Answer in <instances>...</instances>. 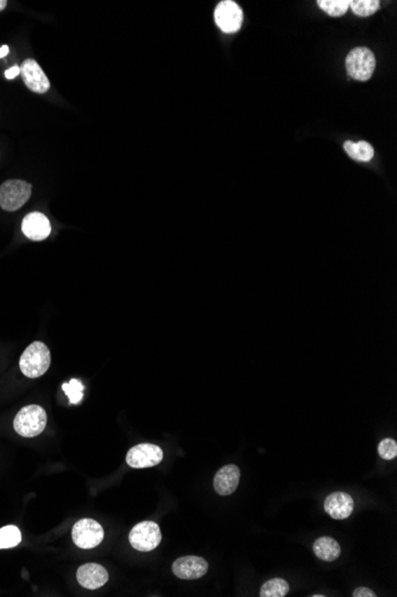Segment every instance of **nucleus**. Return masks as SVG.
Listing matches in <instances>:
<instances>
[{
    "label": "nucleus",
    "instance_id": "nucleus-24",
    "mask_svg": "<svg viewBox=\"0 0 397 597\" xmlns=\"http://www.w3.org/2000/svg\"><path fill=\"white\" fill-rule=\"evenodd\" d=\"M20 73V66H13V67L8 68L5 71V78L8 80L15 79L18 74Z\"/></svg>",
    "mask_w": 397,
    "mask_h": 597
},
{
    "label": "nucleus",
    "instance_id": "nucleus-26",
    "mask_svg": "<svg viewBox=\"0 0 397 597\" xmlns=\"http://www.w3.org/2000/svg\"><path fill=\"white\" fill-rule=\"evenodd\" d=\"M6 6H8V1L6 0H0V11H3Z\"/></svg>",
    "mask_w": 397,
    "mask_h": 597
},
{
    "label": "nucleus",
    "instance_id": "nucleus-10",
    "mask_svg": "<svg viewBox=\"0 0 397 597\" xmlns=\"http://www.w3.org/2000/svg\"><path fill=\"white\" fill-rule=\"evenodd\" d=\"M209 571V563L197 556L179 558L173 564V572L181 579H199Z\"/></svg>",
    "mask_w": 397,
    "mask_h": 597
},
{
    "label": "nucleus",
    "instance_id": "nucleus-25",
    "mask_svg": "<svg viewBox=\"0 0 397 597\" xmlns=\"http://www.w3.org/2000/svg\"><path fill=\"white\" fill-rule=\"evenodd\" d=\"M8 52H10V49H8V46H3V47L0 48V58H5V56L8 55Z\"/></svg>",
    "mask_w": 397,
    "mask_h": 597
},
{
    "label": "nucleus",
    "instance_id": "nucleus-22",
    "mask_svg": "<svg viewBox=\"0 0 397 597\" xmlns=\"http://www.w3.org/2000/svg\"><path fill=\"white\" fill-rule=\"evenodd\" d=\"M378 455L384 460H393L397 455V443L393 439L382 440L378 445Z\"/></svg>",
    "mask_w": 397,
    "mask_h": 597
},
{
    "label": "nucleus",
    "instance_id": "nucleus-5",
    "mask_svg": "<svg viewBox=\"0 0 397 597\" xmlns=\"http://www.w3.org/2000/svg\"><path fill=\"white\" fill-rule=\"evenodd\" d=\"M129 540L134 550L150 552L161 544V530L156 522H139L131 530Z\"/></svg>",
    "mask_w": 397,
    "mask_h": 597
},
{
    "label": "nucleus",
    "instance_id": "nucleus-2",
    "mask_svg": "<svg viewBox=\"0 0 397 597\" xmlns=\"http://www.w3.org/2000/svg\"><path fill=\"white\" fill-rule=\"evenodd\" d=\"M47 412L36 404L22 408L13 421L17 434L24 438H35L46 429Z\"/></svg>",
    "mask_w": 397,
    "mask_h": 597
},
{
    "label": "nucleus",
    "instance_id": "nucleus-21",
    "mask_svg": "<svg viewBox=\"0 0 397 597\" xmlns=\"http://www.w3.org/2000/svg\"><path fill=\"white\" fill-rule=\"evenodd\" d=\"M62 389L71 404H79L83 401V385L79 380H71L69 383L63 384Z\"/></svg>",
    "mask_w": 397,
    "mask_h": 597
},
{
    "label": "nucleus",
    "instance_id": "nucleus-7",
    "mask_svg": "<svg viewBox=\"0 0 397 597\" xmlns=\"http://www.w3.org/2000/svg\"><path fill=\"white\" fill-rule=\"evenodd\" d=\"M163 460L161 447L153 443H139L134 446L126 455V463L134 469L156 467Z\"/></svg>",
    "mask_w": 397,
    "mask_h": 597
},
{
    "label": "nucleus",
    "instance_id": "nucleus-1",
    "mask_svg": "<svg viewBox=\"0 0 397 597\" xmlns=\"http://www.w3.org/2000/svg\"><path fill=\"white\" fill-rule=\"evenodd\" d=\"M50 363L49 348L43 342L35 341L27 347L20 356V371L28 378H39L48 371Z\"/></svg>",
    "mask_w": 397,
    "mask_h": 597
},
{
    "label": "nucleus",
    "instance_id": "nucleus-20",
    "mask_svg": "<svg viewBox=\"0 0 397 597\" xmlns=\"http://www.w3.org/2000/svg\"><path fill=\"white\" fill-rule=\"evenodd\" d=\"M350 8H352V11L357 16H371L379 8V1H377V0H354V1H350Z\"/></svg>",
    "mask_w": 397,
    "mask_h": 597
},
{
    "label": "nucleus",
    "instance_id": "nucleus-23",
    "mask_svg": "<svg viewBox=\"0 0 397 597\" xmlns=\"http://www.w3.org/2000/svg\"><path fill=\"white\" fill-rule=\"evenodd\" d=\"M352 596L376 597L377 595H376L374 590L369 589V588H366V586H361V588H357V589L354 590V593H352Z\"/></svg>",
    "mask_w": 397,
    "mask_h": 597
},
{
    "label": "nucleus",
    "instance_id": "nucleus-14",
    "mask_svg": "<svg viewBox=\"0 0 397 597\" xmlns=\"http://www.w3.org/2000/svg\"><path fill=\"white\" fill-rule=\"evenodd\" d=\"M240 481V470L239 467L233 464L226 465L221 467V470L216 472L213 481L214 490L216 494L221 496H228L233 494L238 488Z\"/></svg>",
    "mask_w": 397,
    "mask_h": 597
},
{
    "label": "nucleus",
    "instance_id": "nucleus-3",
    "mask_svg": "<svg viewBox=\"0 0 397 597\" xmlns=\"http://www.w3.org/2000/svg\"><path fill=\"white\" fill-rule=\"evenodd\" d=\"M32 196V185L29 182L11 179L0 185V208L5 211H17L28 202Z\"/></svg>",
    "mask_w": 397,
    "mask_h": 597
},
{
    "label": "nucleus",
    "instance_id": "nucleus-8",
    "mask_svg": "<svg viewBox=\"0 0 397 597\" xmlns=\"http://www.w3.org/2000/svg\"><path fill=\"white\" fill-rule=\"evenodd\" d=\"M214 20L223 32L228 34L236 32L243 23V11L235 1L225 0L216 5Z\"/></svg>",
    "mask_w": 397,
    "mask_h": 597
},
{
    "label": "nucleus",
    "instance_id": "nucleus-9",
    "mask_svg": "<svg viewBox=\"0 0 397 597\" xmlns=\"http://www.w3.org/2000/svg\"><path fill=\"white\" fill-rule=\"evenodd\" d=\"M20 74L25 86L35 93L43 95L50 88V83L43 69L34 59H27L20 66Z\"/></svg>",
    "mask_w": 397,
    "mask_h": 597
},
{
    "label": "nucleus",
    "instance_id": "nucleus-6",
    "mask_svg": "<svg viewBox=\"0 0 397 597\" xmlns=\"http://www.w3.org/2000/svg\"><path fill=\"white\" fill-rule=\"evenodd\" d=\"M71 537L78 547L90 550L102 544L104 540V528L95 520L81 518L73 527Z\"/></svg>",
    "mask_w": 397,
    "mask_h": 597
},
{
    "label": "nucleus",
    "instance_id": "nucleus-19",
    "mask_svg": "<svg viewBox=\"0 0 397 597\" xmlns=\"http://www.w3.org/2000/svg\"><path fill=\"white\" fill-rule=\"evenodd\" d=\"M318 5L330 16L340 17L347 13L350 8V1L349 0H319Z\"/></svg>",
    "mask_w": 397,
    "mask_h": 597
},
{
    "label": "nucleus",
    "instance_id": "nucleus-12",
    "mask_svg": "<svg viewBox=\"0 0 397 597\" xmlns=\"http://www.w3.org/2000/svg\"><path fill=\"white\" fill-rule=\"evenodd\" d=\"M22 232L32 241H42L50 235V222L44 214L32 213L24 217Z\"/></svg>",
    "mask_w": 397,
    "mask_h": 597
},
{
    "label": "nucleus",
    "instance_id": "nucleus-13",
    "mask_svg": "<svg viewBox=\"0 0 397 597\" xmlns=\"http://www.w3.org/2000/svg\"><path fill=\"white\" fill-rule=\"evenodd\" d=\"M76 578L80 586L86 589L95 590L106 584L109 581V572L104 566L90 563L80 566L76 572Z\"/></svg>",
    "mask_w": 397,
    "mask_h": 597
},
{
    "label": "nucleus",
    "instance_id": "nucleus-17",
    "mask_svg": "<svg viewBox=\"0 0 397 597\" xmlns=\"http://www.w3.org/2000/svg\"><path fill=\"white\" fill-rule=\"evenodd\" d=\"M289 593V584L284 578H272L260 588V597H284Z\"/></svg>",
    "mask_w": 397,
    "mask_h": 597
},
{
    "label": "nucleus",
    "instance_id": "nucleus-18",
    "mask_svg": "<svg viewBox=\"0 0 397 597\" xmlns=\"http://www.w3.org/2000/svg\"><path fill=\"white\" fill-rule=\"evenodd\" d=\"M22 533L16 526H5L0 528V549H12L20 545Z\"/></svg>",
    "mask_w": 397,
    "mask_h": 597
},
{
    "label": "nucleus",
    "instance_id": "nucleus-27",
    "mask_svg": "<svg viewBox=\"0 0 397 597\" xmlns=\"http://www.w3.org/2000/svg\"><path fill=\"white\" fill-rule=\"evenodd\" d=\"M312 597H325V595H320V593H316V595H312Z\"/></svg>",
    "mask_w": 397,
    "mask_h": 597
},
{
    "label": "nucleus",
    "instance_id": "nucleus-4",
    "mask_svg": "<svg viewBox=\"0 0 397 597\" xmlns=\"http://www.w3.org/2000/svg\"><path fill=\"white\" fill-rule=\"evenodd\" d=\"M376 59L369 48L352 49L347 58V74L358 81H366L374 74Z\"/></svg>",
    "mask_w": 397,
    "mask_h": 597
},
{
    "label": "nucleus",
    "instance_id": "nucleus-16",
    "mask_svg": "<svg viewBox=\"0 0 397 597\" xmlns=\"http://www.w3.org/2000/svg\"><path fill=\"white\" fill-rule=\"evenodd\" d=\"M344 149L347 154L350 155V158L354 159L357 161L368 163L371 159L374 158V148L366 141H359L357 143L352 142V141H345Z\"/></svg>",
    "mask_w": 397,
    "mask_h": 597
},
{
    "label": "nucleus",
    "instance_id": "nucleus-15",
    "mask_svg": "<svg viewBox=\"0 0 397 597\" xmlns=\"http://www.w3.org/2000/svg\"><path fill=\"white\" fill-rule=\"evenodd\" d=\"M313 551L315 556L323 562H335L342 554V547L335 539L323 537L315 540Z\"/></svg>",
    "mask_w": 397,
    "mask_h": 597
},
{
    "label": "nucleus",
    "instance_id": "nucleus-11",
    "mask_svg": "<svg viewBox=\"0 0 397 597\" xmlns=\"http://www.w3.org/2000/svg\"><path fill=\"white\" fill-rule=\"evenodd\" d=\"M323 508L330 518L335 520H344L352 514L354 509V501L351 495L342 491H337L327 496Z\"/></svg>",
    "mask_w": 397,
    "mask_h": 597
}]
</instances>
